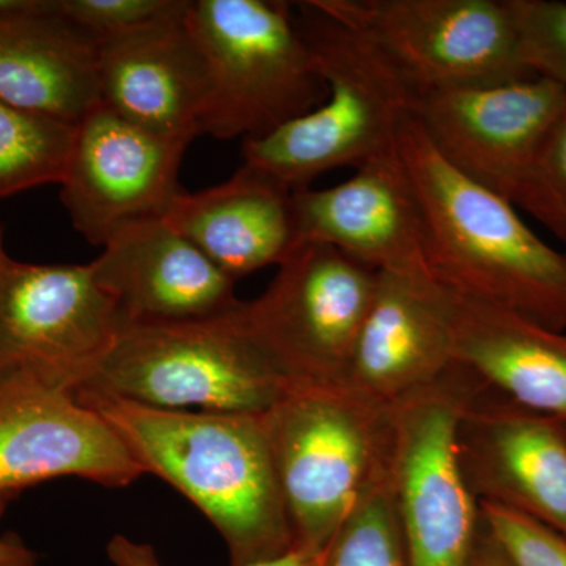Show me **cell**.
I'll use <instances>...</instances> for the list:
<instances>
[{
	"mask_svg": "<svg viewBox=\"0 0 566 566\" xmlns=\"http://www.w3.org/2000/svg\"><path fill=\"white\" fill-rule=\"evenodd\" d=\"M234 282L296 251L293 191L252 167L205 191H182L164 216Z\"/></svg>",
	"mask_w": 566,
	"mask_h": 566,
	"instance_id": "obj_20",
	"label": "cell"
},
{
	"mask_svg": "<svg viewBox=\"0 0 566 566\" xmlns=\"http://www.w3.org/2000/svg\"><path fill=\"white\" fill-rule=\"evenodd\" d=\"M458 453L479 504L513 510L566 536V434L536 415L469 381Z\"/></svg>",
	"mask_w": 566,
	"mask_h": 566,
	"instance_id": "obj_14",
	"label": "cell"
},
{
	"mask_svg": "<svg viewBox=\"0 0 566 566\" xmlns=\"http://www.w3.org/2000/svg\"><path fill=\"white\" fill-rule=\"evenodd\" d=\"M469 381L457 367L438 385L390 408V493L408 566H468L479 535V502L458 453Z\"/></svg>",
	"mask_w": 566,
	"mask_h": 566,
	"instance_id": "obj_7",
	"label": "cell"
},
{
	"mask_svg": "<svg viewBox=\"0 0 566 566\" xmlns=\"http://www.w3.org/2000/svg\"><path fill=\"white\" fill-rule=\"evenodd\" d=\"M189 142L169 139L99 104L77 123L61 200L71 223L103 248L118 230L164 218L182 192Z\"/></svg>",
	"mask_w": 566,
	"mask_h": 566,
	"instance_id": "obj_12",
	"label": "cell"
},
{
	"mask_svg": "<svg viewBox=\"0 0 566 566\" xmlns=\"http://www.w3.org/2000/svg\"><path fill=\"white\" fill-rule=\"evenodd\" d=\"M10 256L7 255L6 245H3V227L0 226V270H2L3 264L9 262Z\"/></svg>",
	"mask_w": 566,
	"mask_h": 566,
	"instance_id": "obj_33",
	"label": "cell"
},
{
	"mask_svg": "<svg viewBox=\"0 0 566 566\" xmlns=\"http://www.w3.org/2000/svg\"><path fill=\"white\" fill-rule=\"evenodd\" d=\"M40 0H0V14L17 13L39 6Z\"/></svg>",
	"mask_w": 566,
	"mask_h": 566,
	"instance_id": "obj_32",
	"label": "cell"
},
{
	"mask_svg": "<svg viewBox=\"0 0 566 566\" xmlns=\"http://www.w3.org/2000/svg\"><path fill=\"white\" fill-rule=\"evenodd\" d=\"M91 266L122 323L192 322L240 304L237 282L164 218L118 230Z\"/></svg>",
	"mask_w": 566,
	"mask_h": 566,
	"instance_id": "obj_18",
	"label": "cell"
},
{
	"mask_svg": "<svg viewBox=\"0 0 566 566\" xmlns=\"http://www.w3.org/2000/svg\"><path fill=\"white\" fill-rule=\"evenodd\" d=\"M107 556L114 566H161L155 549L125 535H114L107 543Z\"/></svg>",
	"mask_w": 566,
	"mask_h": 566,
	"instance_id": "obj_28",
	"label": "cell"
},
{
	"mask_svg": "<svg viewBox=\"0 0 566 566\" xmlns=\"http://www.w3.org/2000/svg\"><path fill=\"white\" fill-rule=\"evenodd\" d=\"M560 423H562V427H564V431H565V434H566V422H562V420H560Z\"/></svg>",
	"mask_w": 566,
	"mask_h": 566,
	"instance_id": "obj_34",
	"label": "cell"
},
{
	"mask_svg": "<svg viewBox=\"0 0 566 566\" xmlns=\"http://www.w3.org/2000/svg\"><path fill=\"white\" fill-rule=\"evenodd\" d=\"M397 150L434 277L461 296L566 333V253L536 237L515 205L450 166L416 115L401 125Z\"/></svg>",
	"mask_w": 566,
	"mask_h": 566,
	"instance_id": "obj_2",
	"label": "cell"
},
{
	"mask_svg": "<svg viewBox=\"0 0 566 566\" xmlns=\"http://www.w3.org/2000/svg\"><path fill=\"white\" fill-rule=\"evenodd\" d=\"M0 99L71 125L102 104L95 41L59 13V0L0 14Z\"/></svg>",
	"mask_w": 566,
	"mask_h": 566,
	"instance_id": "obj_21",
	"label": "cell"
},
{
	"mask_svg": "<svg viewBox=\"0 0 566 566\" xmlns=\"http://www.w3.org/2000/svg\"><path fill=\"white\" fill-rule=\"evenodd\" d=\"M0 566H33V557L17 539L0 538Z\"/></svg>",
	"mask_w": 566,
	"mask_h": 566,
	"instance_id": "obj_31",
	"label": "cell"
},
{
	"mask_svg": "<svg viewBox=\"0 0 566 566\" xmlns=\"http://www.w3.org/2000/svg\"><path fill=\"white\" fill-rule=\"evenodd\" d=\"M186 3V0H59V13L96 43L181 13Z\"/></svg>",
	"mask_w": 566,
	"mask_h": 566,
	"instance_id": "obj_25",
	"label": "cell"
},
{
	"mask_svg": "<svg viewBox=\"0 0 566 566\" xmlns=\"http://www.w3.org/2000/svg\"><path fill=\"white\" fill-rule=\"evenodd\" d=\"M74 395L109 423L145 474L172 485L210 520L232 566L294 546L264 412L177 411L93 390Z\"/></svg>",
	"mask_w": 566,
	"mask_h": 566,
	"instance_id": "obj_1",
	"label": "cell"
},
{
	"mask_svg": "<svg viewBox=\"0 0 566 566\" xmlns=\"http://www.w3.org/2000/svg\"><path fill=\"white\" fill-rule=\"evenodd\" d=\"M186 7L174 17L96 41V73L104 106L148 132L191 144L202 136L210 80L186 28Z\"/></svg>",
	"mask_w": 566,
	"mask_h": 566,
	"instance_id": "obj_17",
	"label": "cell"
},
{
	"mask_svg": "<svg viewBox=\"0 0 566 566\" xmlns=\"http://www.w3.org/2000/svg\"><path fill=\"white\" fill-rule=\"evenodd\" d=\"M122 318L88 264L0 270V382L31 379L76 394L111 352Z\"/></svg>",
	"mask_w": 566,
	"mask_h": 566,
	"instance_id": "obj_10",
	"label": "cell"
},
{
	"mask_svg": "<svg viewBox=\"0 0 566 566\" xmlns=\"http://www.w3.org/2000/svg\"><path fill=\"white\" fill-rule=\"evenodd\" d=\"M324 553L294 545L277 556L262 558L245 566H322Z\"/></svg>",
	"mask_w": 566,
	"mask_h": 566,
	"instance_id": "obj_30",
	"label": "cell"
},
{
	"mask_svg": "<svg viewBox=\"0 0 566 566\" xmlns=\"http://www.w3.org/2000/svg\"><path fill=\"white\" fill-rule=\"evenodd\" d=\"M290 387L240 301L211 318L122 323L111 352L80 390L159 409L263 415Z\"/></svg>",
	"mask_w": 566,
	"mask_h": 566,
	"instance_id": "obj_4",
	"label": "cell"
},
{
	"mask_svg": "<svg viewBox=\"0 0 566 566\" xmlns=\"http://www.w3.org/2000/svg\"><path fill=\"white\" fill-rule=\"evenodd\" d=\"M322 566H408L387 469L360 495L324 551Z\"/></svg>",
	"mask_w": 566,
	"mask_h": 566,
	"instance_id": "obj_23",
	"label": "cell"
},
{
	"mask_svg": "<svg viewBox=\"0 0 566 566\" xmlns=\"http://www.w3.org/2000/svg\"><path fill=\"white\" fill-rule=\"evenodd\" d=\"M264 424L294 545L324 553L387 469L390 409L348 386H294Z\"/></svg>",
	"mask_w": 566,
	"mask_h": 566,
	"instance_id": "obj_6",
	"label": "cell"
},
{
	"mask_svg": "<svg viewBox=\"0 0 566 566\" xmlns=\"http://www.w3.org/2000/svg\"><path fill=\"white\" fill-rule=\"evenodd\" d=\"M452 292L434 275L379 271L346 386L390 409L455 368Z\"/></svg>",
	"mask_w": 566,
	"mask_h": 566,
	"instance_id": "obj_15",
	"label": "cell"
},
{
	"mask_svg": "<svg viewBox=\"0 0 566 566\" xmlns=\"http://www.w3.org/2000/svg\"><path fill=\"white\" fill-rule=\"evenodd\" d=\"M521 59L536 77L566 88V2L505 0Z\"/></svg>",
	"mask_w": 566,
	"mask_h": 566,
	"instance_id": "obj_24",
	"label": "cell"
},
{
	"mask_svg": "<svg viewBox=\"0 0 566 566\" xmlns=\"http://www.w3.org/2000/svg\"><path fill=\"white\" fill-rule=\"evenodd\" d=\"M452 301L455 364L472 386L566 422V333L455 292Z\"/></svg>",
	"mask_w": 566,
	"mask_h": 566,
	"instance_id": "obj_19",
	"label": "cell"
},
{
	"mask_svg": "<svg viewBox=\"0 0 566 566\" xmlns=\"http://www.w3.org/2000/svg\"><path fill=\"white\" fill-rule=\"evenodd\" d=\"M468 566H512L483 520Z\"/></svg>",
	"mask_w": 566,
	"mask_h": 566,
	"instance_id": "obj_29",
	"label": "cell"
},
{
	"mask_svg": "<svg viewBox=\"0 0 566 566\" xmlns=\"http://www.w3.org/2000/svg\"><path fill=\"white\" fill-rule=\"evenodd\" d=\"M324 102L275 132L244 140V166L290 191L338 167L354 170L397 150L398 133L420 96L385 52L315 0L294 3Z\"/></svg>",
	"mask_w": 566,
	"mask_h": 566,
	"instance_id": "obj_3",
	"label": "cell"
},
{
	"mask_svg": "<svg viewBox=\"0 0 566 566\" xmlns=\"http://www.w3.org/2000/svg\"><path fill=\"white\" fill-rule=\"evenodd\" d=\"M379 271L333 245H300L266 292L243 301L245 322L290 386H346Z\"/></svg>",
	"mask_w": 566,
	"mask_h": 566,
	"instance_id": "obj_9",
	"label": "cell"
},
{
	"mask_svg": "<svg viewBox=\"0 0 566 566\" xmlns=\"http://www.w3.org/2000/svg\"><path fill=\"white\" fill-rule=\"evenodd\" d=\"M185 24L210 80L202 136L259 139L326 98L294 3L193 0L186 7Z\"/></svg>",
	"mask_w": 566,
	"mask_h": 566,
	"instance_id": "obj_5",
	"label": "cell"
},
{
	"mask_svg": "<svg viewBox=\"0 0 566 566\" xmlns=\"http://www.w3.org/2000/svg\"><path fill=\"white\" fill-rule=\"evenodd\" d=\"M521 210L566 244V102L543 142Z\"/></svg>",
	"mask_w": 566,
	"mask_h": 566,
	"instance_id": "obj_26",
	"label": "cell"
},
{
	"mask_svg": "<svg viewBox=\"0 0 566 566\" xmlns=\"http://www.w3.org/2000/svg\"><path fill=\"white\" fill-rule=\"evenodd\" d=\"M76 128L0 99V199L61 185Z\"/></svg>",
	"mask_w": 566,
	"mask_h": 566,
	"instance_id": "obj_22",
	"label": "cell"
},
{
	"mask_svg": "<svg viewBox=\"0 0 566 566\" xmlns=\"http://www.w3.org/2000/svg\"><path fill=\"white\" fill-rule=\"evenodd\" d=\"M144 474L109 423L73 392L31 379L0 382V516L25 488L57 476L125 488Z\"/></svg>",
	"mask_w": 566,
	"mask_h": 566,
	"instance_id": "obj_13",
	"label": "cell"
},
{
	"mask_svg": "<svg viewBox=\"0 0 566 566\" xmlns=\"http://www.w3.org/2000/svg\"><path fill=\"white\" fill-rule=\"evenodd\" d=\"M480 515L512 566H566V536L513 510L479 504Z\"/></svg>",
	"mask_w": 566,
	"mask_h": 566,
	"instance_id": "obj_27",
	"label": "cell"
},
{
	"mask_svg": "<svg viewBox=\"0 0 566 566\" xmlns=\"http://www.w3.org/2000/svg\"><path fill=\"white\" fill-rule=\"evenodd\" d=\"M365 33L417 95L536 77L505 0H315Z\"/></svg>",
	"mask_w": 566,
	"mask_h": 566,
	"instance_id": "obj_8",
	"label": "cell"
},
{
	"mask_svg": "<svg viewBox=\"0 0 566 566\" xmlns=\"http://www.w3.org/2000/svg\"><path fill=\"white\" fill-rule=\"evenodd\" d=\"M296 249L333 245L376 271L431 274L422 212L398 150L326 189L293 191Z\"/></svg>",
	"mask_w": 566,
	"mask_h": 566,
	"instance_id": "obj_16",
	"label": "cell"
},
{
	"mask_svg": "<svg viewBox=\"0 0 566 566\" xmlns=\"http://www.w3.org/2000/svg\"><path fill=\"white\" fill-rule=\"evenodd\" d=\"M565 102V87L531 77L428 93L415 115L450 166L521 208L543 142Z\"/></svg>",
	"mask_w": 566,
	"mask_h": 566,
	"instance_id": "obj_11",
	"label": "cell"
}]
</instances>
